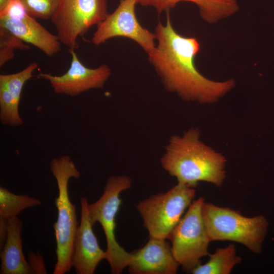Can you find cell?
Listing matches in <instances>:
<instances>
[{"instance_id":"cell-17","label":"cell","mask_w":274,"mask_h":274,"mask_svg":"<svg viewBox=\"0 0 274 274\" xmlns=\"http://www.w3.org/2000/svg\"><path fill=\"white\" fill-rule=\"evenodd\" d=\"M209 257L207 262L198 265L191 272L193 274H229L233 267L242 261L233 244L217 249L214 253L210 254Z\"/></svg>"},{"instance_id":"cell-21","label":"cell","mask_w":274,"mask_h":274,"mask_svg":"<svg viewBox=\"0 0 274 274\" xmlns=\"http://www.w3.org/2000/svg\"><path fill=\"white\" fill-rule=\"evenodd\" d=\"M28 262L35 274L47 273L43 257L39 252L28 253Z\"/></svg>"},{"instance_id":"cell-11","label":"cell","mask_w":274,"mask_h":274,"mask_svg":"<svg viewBox=\"0 0 274 274\" xmlns=\"http://www.w3.org/2000/svg\"><path fill=\"white\" fill-rule=\"evenodd\" d=\"M81 218L74 242L73 267L77 274H93L103 259H107L106 251L100 247L94 233L86 197L80 198Z\"/></svg>"},{"instance_id":"cell-9","label":"cell","mask_w":274,"mask_h":274,"mask_svg":"<svg viewBox=\"0 0 274 274\" xmlns=\"http://www.w3.org/2000/svg\"><path fill=\"white\" fill-rule=\"evenodd\" d=\"M136 0H120L111 14L97 25L91 39L95 45L105 43L115 37H124L133 40L148 53L156 46V36L139 22L135 7Z\"/></svg>"},{"instance_id":"cell-16","label":"cell","mask_w":274,"mask_h":274,"mask_svg":"<svg viewBox=\"0 0 274 274\" xmlns=\"http://www.w3.org/2000/svg\"><path fill=\"white\" fill-rule=\"evenodd\" d=\"M182 2L195 4L201 18L209 23L230 17L239 9L236 0H136L137 4L143 6L153 7L158 14L169 12Z\"/></svg>"},{"instance_id":"cell-3","label":"cell","mask_w":274,"mask_h":274,"mask_svg":"<svg viewBox=\"0 0 274 274\" xmlns=\"http://www.w3.org/2000/svg\"><path fill=\"white\" fill-rule=\"evenodd\" d=\"M49 166L58 189L54 201L57 219L53 225L57 261L53 273L64 274L73 267L74 242L78 228L76 206L70 201L68 184L72 178L79 179L80 172L67 155L53 159Z\"/></svg>"},{"instance_id":"cell-5","label":"cell","mask_w":274,"mask_h":274,"mask_svg":"<svg viewBox=\"0 0 274 274\" xmlns=\"http://www.w3.org/2000/svg\"><path fill=\"white\" fill-rule=\"evenodd\" d=\"M132 185L131 179L125 175L109 177L101 197L95 202L89 204L88 211L93 225L98 222L101 226L107 241V260L111 272L121 273L127 267L131 258L117 242L115 236V218L121 204L120 194Z\"/></svg>"},{"instance_id":"cell-20","label":"cell","mask_w":274,"mask_h":274,"mask_svg":"<svg viewBox=\"0 0 274 274\" xmlns=\"http://www.w3.org/2000/svg\"><path fill=\"white\" fill-rule=\"evenodd\" d=\"M26 12L34 18L51 19L59 0H18Z\"/></svg>"},{"instance_id":"cell-7","label":"cell","mask_w":274,"mask_h":274,"mask_svg":"<svg viewBox=\"0 0 274 274\" xmlns=\"http://www.w3.org/2000/svg\"><path fill=\"white\" fill-rule=\"evenodd\" d=\"M204 202L203 197L193 201L169 237L173 255L186 272H192L200 264V259L210 254L211 241L202 214Z\"/></svg>"},{"instance_id":"cell-13","label":"cell","mask_w":274,"mask_h":274,"mask_svg":"<svg viewBox=\"0 0 274 274\" xmlns=\"http://www.w3.org/2000/svg\"><path fill=\"white\" fill-rule=\"evenodd\" d=\"M0 27L51 57L61 50L57 35L50 33L27 12L17 17L0 16Z\"/></svg>"},{"instance_id":"cell-18","label":"cell","mask_w":274,"mask_h":274,"mask_svg":"<svg viewBox=\"0 0 274 274\" xmlns=\"http://www.w3.org/2000/svg\"><path fill=\"white\" fill-rule=\"evenodd\" d=\"M41 201L25 194H16L0 187V218L7 220L18 217L24 210L41 205Z\"/></svg>"},{"instance_id":"cell-15","label":"cell","mask_w":274,"mask_h":274,"mask_svg":"<svg viewBox=\"0 0 274 274\" xmlns=\"http://www.w3.org/2000/svg\"><path fill=\"white\" fill-rule=\"evenodd\" d=\"M22 221L18 217L9 220L7 237L0 252L1 274H34L22 250Z\"/></svg>"},{"instance_id":"cell-2","label":"cell","mask_w":274,"mask_h":274,"mask_svg":"<svg viewBox=\"0 0 274 274\" xmlns=\"http://www.w3.org/2000/svg\"><path fill=\"white\" fill-rule=\"evenodd\" d=\"M164 150L161 165L178 183L192 188L200 181L217 187L223 184L226 160L222 154L201 142L198 128H191L182 135H173Z\"/></svg>"},{"instance_id":"cell-1","label":"cell","mask_w":274,"mask_h":274,"mask_svg":"<svg viewBox=\"0 0 274 274\" xmlns=\"http://www.w3.org/2000/svg\"><path fill=\"white\" fill-rule=\"evenodd\" d=\"M157 44L148 54V60L167 91L183 100L200 104L214 102L235 85L232 79L211 80L197 69L195 59L200 50L198 41L178 33L173 27L169 12L165 24L159 22L155 29Z\"/></svg>"},{"instance_id":"cell-14","label":"cell","mask_w":274,"mask_h":274,"mask_svg":"<svg viewBox=\"0 0 274 274\" xmlns=\"http://www.w3.org/2000/svg\"><path fill=\"white\" fill-rule=\"evenodd\" d=\"M37 67L38 64L32 62L19 72L0 75V120L3 125L16 127L23 124L19 111L21 93Z\"/></svg>"},{"instance_id":"cell-4","label":"cell","mask_w":274,"mask_h":274,"mask_svg":"<svg viewBox=\"0 0 274 274\" xmlns=\"http://www.w3.org/2000/svg\"><path fill=\"white\" fill-rule=\"evenodd\" d=\"M202 214L211 241L234 242L254 253L260 252L268 226L263 216L247 217L239 211L205 201Z\"/></svg>"},{"instance_id":"cell-12","label":"cell","mask_w":274,"mask_h":274,"mask_svg":"<svg viewBox=\"0 0 274 274\" xmlns=\"http://www.w3.org/2000/svg\"><path fill=\"white\" fill-rule=\"evenodd\" d=\"M179 266L165 239L149 237L144 247L131 253L127 267L131 274H175Z\"/></svg>"},{"instance_id":"cell-19","label":"cell","mask_w":274,"mask_h":274,"mask_svg":"<svg viewBox=\"0 0 274 274\" xmlns=\"http://www.w3.org/2000/svg\"><path fill=\"white\" fill-rule=\"evenodd\" d=\"M28 50L29 46L22 40L0 27V66H3L15 55L14 50Z\"/></svg>"},{"instance_id":"cell-10","label":"cell","mask_w":274,"mask_h":274,"mask_svg":"<svg viewBox=\"0 0 274 274\" xmlns=\"http://www.w3.org/2000/svg\"><path fill=\"white\" fill-rule=\"evenodd\" d=\"M71 55V65L61 76L40 73V78L47 80L56 94L77 96L91 89L102 88L109 79L111 70L106 64L95 68H88L79 59L75 50L68 49Z\"/></svg>"},{"instance_id":"cell-8","label":"cell","mask_w":274,"mask_h":274,"mask_svg":"<svg viewBox=\"0 0 274 274\" xmlns=\"http://www.w3.org/2000/svg\"><path fill=\"white\" fill-rule=\"evenodd\" d=\"M108 14L106 0H59L51 20L61 44L76 50L78 38Z\"/></svg>"},{"instance_id":"cell-6","label":"cell","mask_w":274,"mask_h":274,"mask_svg":"<svg viewBox=\"0 0 274 274\" xmlns=\"http://www.w3.org/2000/svg\"><path fill=\"white\" fill-rule=\"evenodd\" d=\"M195 194L194 188L178 183L165 192L140 201L136 209L149 237L169 239Z\"/></svg>"},{"instance_id":"cell-22","label":"cell","mask_w":274,"mask_h":274,"mask_svg":"<svg viewBox=\"0 0 274 274\" xmlns=\"http://www.w3.org/2000/svg\"><path fill=\"white\" fill-rule=\"evenodd\" d=\"M13 0H0V12L4 11Z\"/></svg>"}]
</instances>
